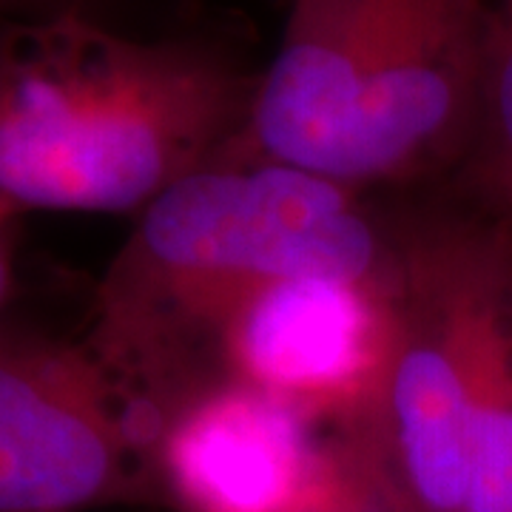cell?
I'll return each mask as SVG.
<instances>
[{"label":"cell","mask_w":512,"mask_h":512,"mask_svg":"<svg viewBox=\"0 0 512 512\" xmlns=\"http://www.w3.org/2000/svg\"><path fill=\"white\" fill-rule=\"evenodd\" d=\"M154 413L86 345L0 328V512H86L151 481Z\"/></svg>","instance_id":"5"},{"label":"cell","mask_w":512,"mask_h":512,"mask_svg":"<svg viewBox=\"0 0 512 512\" xmlns=\"http://www.w3.org/2000/svg\"><path fill=\"white\" fill-rule=\"evenodd\" d=\"M393 325L390 259L373 276H279L225 316L211 379L248 384L328 433L353 436L379 399Z\"/></svg>","instance_id":"6"},{"label":"cell","mask_w":512,"mask_h":512,"mask_svg":"<svg viewBox=\"0 0 512 512\" xmlns=\"http://www.w3.org/2000/svg\"><path fill=\"white\" fill-rule=\"evenodd\" d=\"M387 231L390 362L370 419L339 439L402 512H461L478 421L512 370V217L487 205Z\"/></svg>","instance_id":"4"},{"label":"cell","mask_w":512,"mask_h":512,"mask_svg":"<svg viewBox=\"0 0 512 512\" xmlns=\"http://www.w3.org/2000/svg\"><path fill=\"white\" fill-rule=\"evenodd\" d=\"M0 3H3V0H0Z\"/></svg>","instance_id":"12"},{"label":"cell","mask_w":512,"mask_h":512,"mask_svg":"<svg viewBox=\"0 0 512 512\" xmlns=\"http://www.w3.org/2000/svg\"><path fill=\"white\" fill-rule=\"evenodd\" d=\"M461 171L490 208L512 217V0L493 6L476 131Z\"/></svg>","instance_id":"8"},{"label":"cell","mask_w":512,"mask_h":512,"mask_svg":"<svg viewBox=\"0 0 512 512\" xmlns=\"http://www.w3.org/2000/svg\"><path fill=\"white\" fill-rule=\"evenodd\" d=\"M490 0H291L231 157L362 191L461 168Z\"/></svg>","instance_id":"3"},{"label":"cell","mask_w":512,"mask_h":512,"mask_svg":"<svg viewBox=\"0 0 512 512\" xmlns=\"http://www.w3.org/2000/svg\"><path fill=\"white\" fill-rule=\"evenodd\" d=\"M390 231L359 191L288 165L228 157L137 214L111 256L83 342L160 416L211 379L225 316L279 276L382 274Z\"/></svg>","instance_id":"1"},{"label":"cell","mask_w":512,"mask_h":512,"mask_svg":"<svg viewBox=\"0 0 512 512\" xmlns=\"http://www.w3.org/2000/svg\"><path fill=\"white\" fill-rule=\"evenodd\" d=\"M15 222L18 217L0 208V311L12 293L15 279Z\"/></svg>","instance_id":"11"},{"label":"cell","mask_w":512,"mask_h":512,"mask_svg":"<svg viewBox=\"0 0 512 512\" xmlns=\"http://www.w3.org/2000/svg\"><path fill=\"white\" fill-rule=\"evenodd\" d=\"M345 441V439H342ZM348 444V441H345ZM350 467L348 476L342 481V487L336 490V495L325 501L322 507H316L311 512H402L382 490L379 478L370 473L362 458L356 456V450L348 444Z\"/></svg>","instance_id":"10"},{"label":"cell","mask_w":512,"mask_h":512,"mask_svg":"<svg viewBox=\"0 0 512 512\" xmlns=\"http://www.w3.org/2000/svg\"><path fill=\"white\" fill-rule=\"evenodd\" d=\"M254 83L185 43L63 15L0 35V208L140 214L234 154Z\"/></svg>","instance_id":"2"},{"label":"cell","mask_w":512,"mask_h":512,"mask_svg":"<svg viewBox=\"0 0 512 512\" xmlns=\"http://www.w3.org/2000/svg\"><path fill=\"white\" fill-rule=\"evenodd\" d=\"M461 512H512V373L478 421Z\"/></svg>","instance_id":"9"},{"label":"cell","mask_w":512,"mask_h":512,"mask_svg":"<svg viewBox=\"0 0 512 512\" xmlns=\"http://www.w3.org/2000/svg\"><path fill=\"white\" fill-rule=\"evenodd\" d=\"M348 464L339 436L231 379L165 407L148 453L151 481L183 512H311Z\"/></svg>","instance_id":"7"}]
</instances>
